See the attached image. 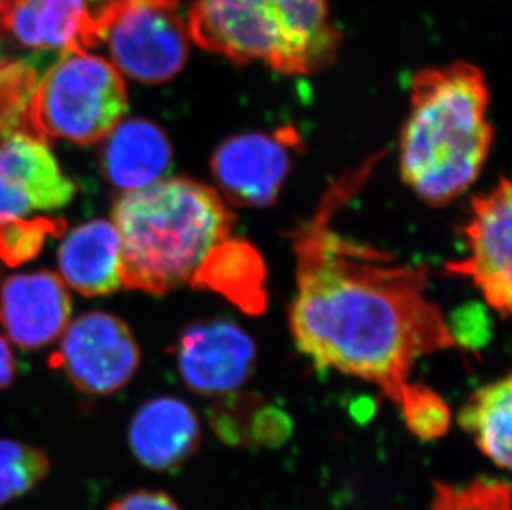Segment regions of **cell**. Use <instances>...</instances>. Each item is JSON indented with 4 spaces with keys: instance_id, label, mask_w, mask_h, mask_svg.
<instances>
[{
    "instance_id": "6da1fadb",
    "label": "cell",
    "mask_w": 512,
    "mask_h": 510,
    "mask_svg": "<svg viewBox=\"0 0 512 510\" xmlns=\"http://www.w3.org/2000/svg\"><path fill=\"white\" fill-rule=\"evenodd\" d=\"M382 153L342 174L314 216L292 232L295 347L319 370L377 386L397 405L416 361L456 347L441 308L428 297V270L335 231L334 216L367 183Z\"/></svg>"
},
{
    "instance_id": "7a4b0ae2",
    "label": "cell",
    "mask_w": 512,
    "mask_h": 510,
    "mask_svg": "<svg viewBox=\"0 0 512 510\" xmlns=\"http://www.w3.org/2000/svg\"><path fill=\"white\" fill-rule=\"evenodd\" d=\"M488 110V83L471 63L413 75L400 176L423 203L448 206L476 183L493 148Z\"/></svg>"
},
{
    "instance_id": "3957f363",
    "label": "cell",
    "mask_w": 512,
    "mask_h": 510,
    "mask_svg": "<svg viewBox=\"0 0 512 510\" xmlns=\"http://www.w3.org/2000/svg\"><path fill=\"white\" fill-rule=\"evenodd\" d=\"M234 219L216 189L186 176L123 194L112 214L123 287L165 295L191 285L214 247L231 237Z\"/></svg>"
},
{
    "instance_id": "277c9868",
    "label": "cell",
    "mask_w": 512,
    "mask_h": 510,
    "mask_svg": "<svg viewBox=\"0 0 512 510\" xmlns=\"http://www.w3.org/2000/svg\"><path fill=\"white\" fill-rule=\"evenodd\" d=\"M186 27L206 52L289 77L319 72L339 55L329 0H193Z\"/></svg>"
},
{
    "instance_id": "5b68a950",
    "label": "cell",
    "mask_w": 512,
    "mask_h": 510,
    "mask_svg": "<svg viewBox=\"0 0 512 510\" xmlns=\"http://www.w3.org/2000/svg\"><path fill=\"white\" fill-rule=\"evenodd\" d=\"M128 110L125 80L112 62L68 50L32 88L25 118L40 138L93 145L120 125Z\"/></svg>"
},
{
    "instance_id": "8992f818",
    "label": "cell",
    "mask_w": 512,
    "mask_h": 510,
    "mask_svg": "<svg viewBox=\"0 0 512 510\" xmlns=\"http://www.w3.org/2000/svg\"><path fill=\"white\" fill-rule=\"evenodd\" d=\"M181 0H113L95 12L98 44L131 80L170 82L188 62L189 34Z\"/></svg>"
},
{
    "instance_id": "52a82bcc",
    "label": "cell",
    "mask_w": 512,
    "mask_h": 510,
    "mask_svg": "<svg viewBox=\"0 0 512 510\" xmlns=\"http://www.w3.org/2000/svg\"><path fill=\"white\" fill-rule=\"evenodd\" d=\"M140 345L131 328L112 313H83L63 330L50 365L88 395L123 390L140 368Z\"/></svg>"
},
{
    "instance_id": "ba28073f",
    "label": "cell",
    "mask_w": 512,
    "mask_h": 510,
    "mask_svg": "<svg viewBox=\"0 0 512 510\" xmlns=\"http://www.w3.org/2000/svg\"><path fill=\"white\" fill-rule=\"evenodd\" d=\"M300 136L292 126L272 133L231 136L211 156V173L229 206L266 207L276 203L292 166Z\"/></svg>"
},
{
    "instance_id": "9c48e42d",
    "label": "cell",
    "mask_w": 512,
    "mask_h": 510,
    "mask_svg": "<svg viewBox=\"0 0 512 510\" xmlns=\"http://www.w3.org/2000/svg\"><path fill=\"white\" fill-rule=\"evenodd\" d=\"M511 204L508 178L476 196L468 222L461 227L468 257L445 265L446 274L473 280L489 307L503 318L512 308Z\"/></svg>"
},
{
    "instance_id": "30bf717a",
    "label": "cell",
    "mask_w": 512,
    "mask_h": 510,
    "mask_svg": "<svg viewBox=\"0 0 512 510\" xmlns=\"http://www.w3.org/2000/svg\"><path fill=\"white\" fill-rule=\"evenodd\" d=\"M75 193L44 138L25 130L0 138V222L60 209Z\"/></svg>"
},
{
    "instance_id": "8fae6325",
    "label": "cell",
    "mask_w": 512,
    "mask_h": 510,
    "mask_svg": "<svg viewBox=\"0 0 512 510\" xmlns=\"http://www.w3.org/2000/svg\"><path fill=\"white\" fill-rule=\"evenodd\" d=\"M176 360L189 390L203 396H226L236 393L251 378L257 347L237 323L216 318L184 330Z\"/></svg>"
},
{
    "instance_id": "7c38bea8",
    "label": "cell",
    "mask_w": 512,
    "mask_h": 510,
    "mask_svg": "<svg viewBox=\"0 0 512 510\" xmlns=\"http://www.w3.org/2000/svg\"><path fill=\"white\" fill-rule=\"evenodd\" d=\"M70 317L67 285L54 272L12 275L0 287V325L17 347H47L62 335Z\"/></svg>"
},
{
    "instance_id": "4fadbf2b",
    "label": "cell",
    "mask_w": 512,
    "mask_h": 510,
    "mask_svg": "<svg viewBox=\"0 0 512 510\" xmlns=\"http://www.w3.org/2000/svg\"><path fill=\"white\" fill-rule=\"evenodd\" d=\"M25 49L87 50L98 44L95 12L87 0H12L0 15V39Z\"/></svg>"
},
{
    "instance_id": "5bb4252c",
    "label": "cell",
    "mask_w": 512,
    "mask_h": 510,
    "mask_svg": "<svg viewBox=\"0 0 512 510\" xmlns=\"http://www.w3.org/2000/svg\"><path fill=\"white\" fill-rule=\"evenodd\" d=\"M201 443L198 414L184 401L160 396L146 401L131 418L128 444L146 469L170 472L188 461Z\"/></svg>"
},
{
    "instance_id": "9a60e30c",
    "label": "cell",
    "mask_w": 512,
    "mask_h": 510,
    "mask_svg": "<svg viewBox=\"0 0 512 510\" xmlns=\"http://www.w3.org/2000/svg\"><path fill=\"white\" fill-rule=\"evenodd\" d=\"M63 284L83 297H105L123 287L121 242L113 222L93 219L75 227L58 249Z\"/></svg>"
},
{
    "instance_id": "2e32d148",
    "label": "cell",
    "mask_w": 512,
    "mask_h": 510,
    "mask_svg": "<svg viewBox=\"0 0 512 510\" xmlns=\"http://www.w3.org/2000/svg\"><path fill=\"white\" fill-rule=\"evenodd\" d=\"M102 171L116 188H146L165 179L173 166V146L161 126L143 118L123 120L105 138Z\"/></svg>"
},
{
    "instance_id": "e0dca14e",
    "label": "cell",
    "mask_w": 512,
    "mask_h": 510,
    "mask_svg": "<svg viewBox=\"0 0 512 510\" xmlns=\"http://www.w3.org/2000/svg\"><path fill=\"white\" fill-rule=\"evenodd\" d=\"M266 282V265L256 247L228 237L204 260L191 287L214 292L242 312L259 315L267 307Z\"/></svg>"
},
{
    "instance_id": "ac0fdd59",
    "label": "cell",
    "mask_w": 512,
    "mask_h": 510,
    "mask_svg": "<svg viewBox=\"0 0 512 510\" xmlns=\"http://www.w3.org/2000/svg\"><path fill=\"white\" fill-rule=\"evenodd\" d=\"M511 375L474 391L458 413V424L489 461L511 469Z\"/></svg>"
},
{
    "instance_id": "d6986e66",
    "label": "cell",
    "mask_w": 512,
    "mask_h": 510,
    "mask_svg": "<svg viewBox=\"0 0 512 510\" xmlns=\"http://www.w3.org/2000/svg\"><path fill=\"white\" fill-rule=\"evenodd\" d=\"M50 467L42 449L0 438V507L34 491L49 476Z\"/></svg>"
},
{
    "instance_id": "ffe728a7",
    "label": "cell",
    "mask_w": 512,
    "mask_h": 510,
    "mask_svg": "<svg viewBox=\"0 0 512 510\" xmlns=\"http://www.w3.org/2000/svg\"><path fill=\"white\" fill-rule=\"evenodd\" d=\"M406 428L421 441L445 438L451 428V409L430 386L410 383L397 403Z\"/></svg>"
},
{
    "instance_id": "44dd1931",
    "label": "cell",
    "mask_w": 512,
    "mask_h": 510,
    "mask_svg": "<svg viewBox=\"0 0 512 510\" xmlns=\"http://www.w3.org/2000/svg\"><path fill=\"white\" fill-rule=\"evenodd\" d=\"M431 510H511V487L498 479H478L463 487L436 482Z\"/></svg>"
},
{
    "instance_id": "7402d4cb",
    "label": "cell",
    "mask_w": 512,
    "mask_h": 510,
    "mask_svg": "<svg viewBox=\"0 0 512 510\" xmlns=\"http://www.w3.org/2000/svg\"><path fill=\"white\" fill-rule=\"evenodd\" d=\"M37 232L39 229L34 224H25L22 219L0 222V244L7 242V247L0 249V254L7 260H12V257L29 259L42 244Z\"/></svg>"
},
{
    "instance_id": "603a6c76",
    "label": "cell",
    "mask_w": 512,
    "mask_h": 510,
    "mask_svg": "<svg viewBox=\"0 0 512 510\" xmlns=\"http://www.w3.org/2000/svg\"><path fill=\"white\" fill-rule=\"evenodd\" d=\"M108 510H181V507L166 492L138 489L115 499Z\"/></svg>"
},
{
    "instance_id": "cb8c5ba5",
    "label": "cell",
    "mask_w": 512,
    "mask_h": 510,
    "mask_svg": "<svg viewBox=\"0 0 512 510\" xmlns=\"http://www.w3.org/2000/svg\"><path fill=\"white\" fill-rule=\"evenodd\" d=\"M15 378L14 353L4 337H0V391L9 388Z\"/></svg>"
},
{
    "instance_id": "d4e9b609",
    "label": "cell",
    "mask_w": 512,
    "mask_h": 510,
    "mask_svg": "<svg viewBox=\"0 0 512 510\" xmlns=\"http://www.w3.org/2000/svg\"><path fill=\"white\" fill-rule=\"evenodd\" d=\"M10 2L12 0H0V15L4 14V10L9 7Z\"/></svg>"
},
{
    "instance_id": "484cf974",
    "label": "cell",
    "mask_w": 512,
    "mask_h": 510,
    "mask_svg": "<svg viewBox=\"0 0 512 510\" xmlns=\"http://www.w3.org/2000/svg\"><path fill=\"white\" fill-rule=\"evenodd\" d=\"M2 63H4V60H0V65H2Z\"/></svg>"
}]
</instances>
